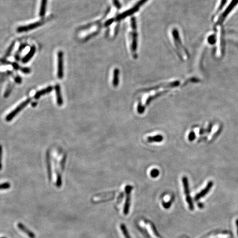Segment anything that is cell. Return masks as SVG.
I'll list each match as a JSON object with an SVG mask.
<instances>
[{"instance_id":"1","label":"cell","mask_w":238,"mask_h":238,"mask_svg":"<svg viewBox=\"0 0 238 238\" xmlns=\"http://www.w3.org/2000/svg\"><path fill=\"white\" fill-rule=\"evenodd\" d=\"M132 33L131 35V51L134 54L136 53L137 48V33L136 31V22L134 18L131 19Z\"/></svg>"},{"instance_id":"2","label":"cell","mask_w":238,"mask_h":238,"mask_svg":"<svg viewBox=\"0 0 238 238\" xmlns=\"http://www.w3.org/2000/svg\"><path fill=\"white\" fill-rule=\"evenodd\" d=\"M182 184H183L184 191L186 195V200L189 205V207L191 210H193L194 209V206H193L191 198L190 196V189H189L188 178L186 176L182 177Z\"/></svg>"},{"instance_id":"3","label":"cell","mask_w":238,"mask_h":238,"mask_svg":"<svg viewBox=\"0 0 238 238\" xmlns=\"http://www.w3.org/2000/svg\"><path fill=\"white\" fill-rule=\"evenodd\" d=\"M31 101V99L29 98V99L25 100V101H23V103H22L21 104H19L15 110H13L12 112H11L8 115L6 118V121H11L19 113H20L27 105H28Z\"/></svg>"},{"instance_id":"4","label":"cell","mask_w":238,"mask_h":238,"mask_svg":"<svg viewBox=\"0 0 238 238\" xmlns=\"http://www.w3.org/2000/svg\"><path fill=\"white\" fill-rule=\"evenodd\" d=\"M238 3V0H232L231 1L230 5L228 6V7L226 8L225 11L223 13V14L220 16V18H219L218 22H217V24H221L223 23L224 20L226 19V17L228 16V15L232 12L233 10V8L236 7V5Z\"/></svg>"},{"instance_id":"5","label":"cell","mask_w":238,"mask_h":238,"mask_svg":"<svg viewBox=\"0 0 238 238\" xmlns=\"http://www.w3.org/2000/svg\"><path fill=\"white\" fill-rule=\"evenodd\" d=\"M63 77V53L60 51L57 53V77L62 79Z\"/></svg>"},{"instance_id":"6","label":"cell","mask_w":238,"mask_h":238,"mask_svg":"<svg viewBox=\"0 0 238 238\" xmlns=\"http://www.w3.org/2000/svg\"><path fill=\"white\" fill-rule=\"evenodd\" d=\"M132 187L130 185H127L125 188V191L126 193V198L124 208V213L125 215L129 214V212L130 206V201H131V192Z\"/></svg>"},{"instance_id":"7","label":"cell","mask_w":238,"mask_h":238,"mask_svg":"<svg viewBox=\"0 0 238 238\" xmlns=\"http://www.w3.org/2000/svg\"><path fill=\"white\" fill-rule=\"evenodd\" d=\"M43 23V21H39L36 22L35 23L29 24L28 25H24V26H21L17 28V31L18 33H22V32H26L28 31L33 30L34 29L38 28L39 26L42 25Z\"/></svg>"},{"instance_id":"8","label":"cell","mask_w":238,"mask_h":238,"mask_svg":"<svg viewBox=\"0 0 238 238\" xmlns=\"http://www.w3.org/2000/svg\"><path fill=\"white\" fill-rule=\"evenodd\" d=\"M213 182L212 181H210V182H208L207 186H206V188L203 190H202L200 193H198V194L196 195L195 198V200H198L200 199L201 198L204 197L210 191V189L213 187Z\"/></svg>"},{"instance_id":"9","label":"cell","mask_w":238,"mask_h":238,"mask_svg":"<svg viewBox=\"0 0 238 238\" xmlns=\"http://www.w3.org/2000/svg\"><path fill=\"white\" fill-rule=\"evenodd\" d=\"M55 89V92H56L57 103L59 106H61L63 104V99H62V95H61L60 86L58 84H56Z\"/></svg>"},{"instance_id":"10","label":"cell","mask_w":238,"mask_h":238,"mask_svg":"<svg viewBox=\"0 0 238 238\" xmlns=\"http://www.w3.org/2000/svg\"><path fill=\"white\" fill-rule=\"evenodd\" d=\"M36 48L33 46L31 48V50L28 52V53L25 55L24 58L22 59V62L23 63H26L30 61L31 58L33 57V56L34 55V53H36Z\"/></svg>"},{"instance_id":"11","label":"cell","mask_w":238,"mask_h":238,"mask_svg":"<svg viewBox=\"0 0 238 238\" xmlns=\"http://www.w3.org/2000/svg\"><path fill=\"white\" fill-rule=\"evenodd\" d=\"M17 226H18V228H19V229H20V231H22L23 232H24V233H25L27 236L29 237L30 238H36V236H35V234H34V233L32 232H31V231H29V229H28V228H26L25 227V226H24L23 225V224H22V223H18V224H17Z\"/></svg>"},{"instance_id":"12","label":"cell","mask_w":238,"mask_h":238,"mask_svg":"<svg viewBox=\"0 0 238 238\" xmlns=\"http://www.w3.org/2000/svg\"><path fill=\"white\" fill-rule=\"evenodd\" d=\"M53 89V87L51 86L48 87H47L46 88L43 89L41 90L40 91H38V92H36V93L34 95V97L35 99H39L41 96H44V95H45V94H48V93H49L50 92L52 91Z\"/></svg>"},{"instance_id":"13","label":"cell","mask_w":238,"mask_h":238,"mask_svg":"<svg viewBox=\"0 0 238 238\" xmlns=\"http://www.w3.org/2000/svg\"><path fill=\"white\" fill-rule=\"evenodd\" d=\"M47 2H48V0H41V1L40 8L39 11V15L41 17H43L45 15Z\"/></svg>"},{"instance_id":"14","label":"cell","mask_w":238,"mask_h":238,"mask_svg":"<svg viewBox=\"0 0 238 238\" xmlns=\"http://www.w3.org/2000/svg\"><path fill=\"white\" fill-rule=\"evenodd\" d=\"M163 139V137L160 134H158L155 136H149L147 138V141L148 142H160Z\"/></svg>"},{"instance_id":"15","label":"cell","mask_w":238,"mask_h":238,"mask_svg":"<svg viewBox=\"0 0 238 238\" xmlns=\"http://www.w3.org/2000/svg\"><path fill=\"white\" fill-rule=\"evenodd\" d=\"M46 164H47V170H48V177L49 180H51L52 177L51 174V168L50 159V155L49 153H47L46 155Z\"/></svg>"},{"instance_id":"16","label":"cell","mask_w":238,"mask_h":238,"mask_svg":"<svg viewBox=\"0 0 238 238\" xmlns=\"http://www.w3.org/2000/svg\"><path fill=\"white\" fill-rule=\"evenodd\" d=\"M119 70L117 69H115L114 70L113 81V84L114 87H117L119 84Z\"/></svg>"},{"instance_id":"17","label":"cell","mask_w":238,"mask_h":238,"mask_svg":"<svg viewBox=\"0 0 238 238\" xmlns=\"http://www.w3.org/2000/svg\"><path fill=\"white\" fill-rule=\"evenodd\" d=\"M120 228H121V230L123 235L124 236L125 238H131L130 236L129 233L128 231L127 230L126 228V227L125 226V224H121V226H120Z\"/></svg>"},{"instance_id":"18","label":"cell","mask_w":238,"mask_h":238,"mask_svg":"<svg viewBox=\"0 0 238 238\" xmlns=\"http://www.w3.org/2000/svg\"><path fill=\"white\" fill-rule=\"evenodd\" d=\"M151 176L152 177H157L158 175H159V172L158 170L156 169H152L151 171Z\"/></svg>"},{"instance_id":"19","label":"cell","mask_w":238,"mask_h":238,"mask_svg":"<svg viewBox=\"0 0 238 238\" xmlns=\"http://www.w3.org/2000/svg\"><path fill=\"white\" fill-rule=\"evenodd\" d=\"M11 185L8 182H5L2 184H0V190H5L10 188Z\"/></svg>"},{"instance_id":"20","label":"cell","mask_w":238,"mask_h":238,"mask_svg":"<svg viewBox=\"0 0 238 238\" xmlns=\"http://www.w3.org/2000/svg\"><path fill=\"white\" fill-rule=\"evenodd\" d=\"M144 109H145V107H143L142 105V104L139 103V104H138V107H137V111L138 112V113L142 114L144 112Z\"/></svg>"},{"instance_id":"21","label":"cell","mask_w":238,"mask_h":238,"mask_svg":"<svg viewBox=\"0 0 238 238\" xmlns=\"http://www.w3.org/2000/svg\"><path fill=\"white\" fill-rule=\"evenodd\" d=\"M62 184V179H61V175L58 174L57 176V182H56V186L60 188Z\"/></svg>"},{"instance_id":"22","label":"cell","mask_w":238,"mask_h":238,"mask_svg":"<svg viewBox=\"0 0 238 238\" xmlns=\"http://www.w3.org/2000/svg\"><path fill=\"white\" fill-rule=\"evenodd\" d=\"M196 138V135H195V132H191L189 136H188V139L190 141H193Z\"/></svg>"},{"instance_id":"23","label":"cell","mask_w":238,"mask_h":238,"mask_svg":"<svg viewBox=\"0 0 238 238\" xmlns=\"http://www.w3.org/2000/svg\"><path fill=\"white\" fill-rule=\"evenodd\" d=\"M2 147L0 145V170L2 169Z\"/></svg>"},{"instance_id":"24","label":"cell","mask_w":238,"mask_h":238,"mask_svg":"<svg viewBox=\"0 0 238 238\" xmlns=\"http://www.w3.org/2000/svg\"><path fill=\"white\" fill-rule=\"evenodd\" d=\"M113 2L114 3V6L117 8H120L121 7V4L119 2V0H113Z\"/></svg>"},{"instance_id":"25","label":"cell","mask_w":238,"mask_h":238,"mask_svg":"<svg viewBox=\"0 0 238 238\" xmlns=\"http://www.w3.org/2000/svg\"><path fill=\"white\" fill-rule=\"evenodd\" d=\"M208 40H209V42H210V44L215 43V41H216V40H215V36H210V37L208 39Z\"/></svg>"},{"instance_id":"26","label":"cell","mask_w":238,"mask_h":238,"mask_svg":"<svg viewBox=\"0 0 238 238\" xmlns=\"http://www.w3.org/2000/svg\"><path fill=\"white\" fill-rule=\"evenodd\" d=\"M236 228H237V233H238V219H236Z\"/></svg>"},{"instance_id":"27","label":"cell","mask_w":238,"mask_h":238,"mask_svg":"<svg viewBox=\"0 0 238 238\" xmlns=\"http://www.w3.org/2000/svg\"></svg>"}]
</instances>
